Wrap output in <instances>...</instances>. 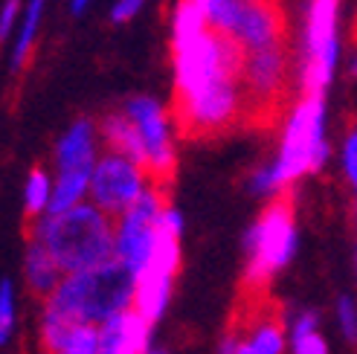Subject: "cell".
I'll list each match as a JSON object with an SVG mask.
<instances>
[{
    "mask_svg": "<svg viewBox=\"0 0 357 354\" xmlns=\"http://www.w3.org/2000/svg\"><path fill=\"white\" fill-rule=\"evenodd\" d=\"M134 288L137 273L114 256L111 261L96 264V268L64 273L61 285L44 299V305L73 316L76 323L99 325L108 316L122 314L134 305Z\"/></svg>",
    "mask_w": 357,
    "mask_h": 354,
    "instance_id": "obj_3",
    "label": "cell"
},
{
    "mask_svg": "<svg viewBox=\"0 0 357 354\" xmlns=\"http://www.w3.org/2000/svg\"><path fill=\"white\" fill-rule=\"evenodd\" d=\"M125 114L134 119L139 131L142 148H146V171L149 180L160 189L172 186V177L177 169V148H174V116L154 96H131L125 102Z\"/></svg>",
    "mask_w": 357,
    "mask_h": 354,
    "instance_id": "obj_9",
    "label": "cell"
},
{
    "mask_svg": "<svg viewBox=\"0 0 357 354\" xmlns=\"http://www.w3.org/2000/svg\"><path fill=\"white\" fill-rule=\"evenodd\" d=\"M343 0H305L296 52V82L299 93L326 96L340 67Z\"/></svg>",
    "mask_w": 357,
    "mask_h": 354,
    "instance_id": "obj_4",
    "label": "cell"
},
{
    "mask_svg": "<svg viewBox=\"0 0 357 354\" xmlns=\"http://www.w3.org/2000/svg\"><path fill=\"white\" fill-rule=\"evenodd\" d=\"M12 328H15V291L12 282L3 279L0 282V346L9 343Z\"/></svg>",
    "mask_w": 357,
    "mask_h": 354,
    "instance_id": "obj_22",
    "label": "cell"
},
{
    "mask_svg": "<svg viewBox=\"0 0 357 354\" xmlns=\"http://www.w3.org/2000/svg\"><path fill=\"white\" fill-rule=\"evenodd\" d=\"M349 79L357 82V38H354V47H351V56H349Z\"/></svg>",
    "mask_w": 357,
    "mask_h": 354,
    "instance_id": "obj_26",
    "label": "cell"
},
{
    "mask_svg": "<svg viewBox=\"0 0 357 354\" xmlns=\"http://www.w3.org/2000/svg\"><path fill=\"white\" fill-rule=\"evenodd\" d=\"M146 6H149V0H114L108 17H111V24H131Z\"/></svg>",
    "mask_w": 357,
    "mask_h": 354,
    "instance_id": "obj_25",
    "label": "cell"
},
{
    "mask_svg": "<svg viewBox=\"0 0 357 354\" xmlns=\"http://www.w3.org/2000/svg\"><path fill=\"white\" fill-rule=\"evenodd\" d=\"M146 354H166V351H146Z\"/></svg>",
    "mask_w": 357,
    "mask_h": 354,
    "instance_id": "obj_31",
    "label": "cell"
},
{
    "mask_svg": "<svg viewBox=\"0 0 357 354\" xmlns=\"http://www.w3.org/2000/svg\"><path fill=\"white\" fill-rule=\"evenodd\" d=\"M340 169L349 189L357 194V116L354 122H349V128L343 134V143H340Z\"/></svg>",
    "mask_w": 357,
    "mask_h": 354,
    "instance_id": "obj_21",
    "label": "cell"
},
{
    "mask_svg": "<svg viewBox=\"0 0 357 354\" xmlns=\"http://www.w3.org/2000/svg\"><path fill=\"white\" fill-rule=\"evenodd\" d=\"M337 320H340V328L346 334V340L357 343V305H354L351 296L337 299Z\"/></svg>",
    "mask_w": 357,
    "mask_h": 354,
    "instance_id": "obj_24",
    "label": "cell"
},
{
    "mask_svg": "<svg viewBox=\"0 0 357 354\" xmlns=\"http://www.w3.org/2000/svg\"><path fill=\"white\" fill-rule=\"evenodd\" d=\"M61 279H64V270L56 261V256L47 250L44 241L32 238L29 250H26V285H29V291L38 299H47L61 285Z\"/></svg>",
    "mask_w": 357,
    "mask_h": 354,
    "instance_id": "obj_15",
    "label": "cell"
},
{
    "mask_svg": "<svg viewBox=\"0 0 357 354\" xmlns=\"http://www.w3.org/2000/svg\"><path fill=\"white\" fill-rule=\"evenodd\" d=\"M32 238L44 241L64 273H76L116 256V218L96 203L82 201L73 209L38 221Z\"/></svg>",
    "mask_w": 357,
    "mask_h": 354,
    "instance_id": "obj_2",
    "label": "cell"
},
{
    "mask_svg": "<svg viewBox=\"0 0 357 354\" xmlns=\"http://www.w3.org/2000/svg\"><path fill=\"white\" fill-rule=\"evenodd\" d=\"M291 334H294V354H328V343L319 334V316L314 311H302Z\"/></svg>",
    "mask_w": 357,
    "mask_h": 354,
    "instance_id": "obj_18",
    "label": "cell"
},
{
    "mask_svg": "<svg viewBox=\"0 0 357 354\" xmlns=\"http://www.w3.org/2000/svg\"><path fill=\"white\" fill-rule=\"evenodd\" d=\"M47 354H99V325L82 323L70 334V340L64 346H59L56 351H47Z\"/></svg>",
    "mask_w": 357,
    "mask_h": 354,
    "instance_id": "obj_20",
    "label": "cell"
},
{
    "mask_svg": "<svg viewBox=\"0 0 357 354\" xmlns=\"http://www.w3.org/2000/svg\"><path fill=\"white\" fill-rule=\"evenodd\" d=\"M44 12H47V0H26L24 3L21 24H17V32L12 38V49H9V64H12L15 73H21L32 59L35 41H38V32H41Z\"/></svg>",
    "mask_w": 357,
    "mask_h": 354,
    "instance_id": "obj_16",
    "label": "cell"
},
{
    "mask_svg": "<svg viewBox=\"0 0 357 354\" xmlns=\"http://www.w3.org/2000/svg\"><path fill=\"white\" fill-rule=\"evenodd\" d=\"M326 119V96L299 93V99L291 105L288 116H284L279 154L273 157V163L253 171L250 192L261 194V198H276V194L288 192L299 177L323 169L331 157Z\"/></svg>",
    "mask_w": 357,
    "mask_h": 354,
    "instance_id": "obj_1",
    "label": "cell"
},
{
    "mask_svg": "<svg viewBox=\"0 0 357 354\" xmlns=\"http://www.w3.org/2000/svg\"><path fill=\"white\" fill-rule=\"evenodd\" d=\"M151 340V323L134 308L99 323V354H146Z\"/></svg>",
    "mask_w": 357,
    "mask_h": 354,
    "instance_id": "obj_12",
    "label": "cell"
},
{
    "mask_svg": "<svg viewBox=\"0 0 357 354\" xmlns=\"http://www.w3.org/2000/svg\"><path fill=\"white\" fill-rule=\"evenodd\" d=\"M50 198H52V177L47 174V169L35 166L26 177L24 186V209L29 221H38L41 212L50 209Z\"/></svg>",
    "mask_w": 357,
    "mask_h": 354,
    "instance_id": "obj_19",
    "label": "cell"
},
{
    "mask_svg": "<svg viewBox=\"0 0 357 354\" xmlns=\"http://www.w3.org/2000/svg\"><path fill=\"white\" fill-rule=\"evenodd\" d=\"M247 270L241 291H267L271 279L294 259L296 250V212L291 192H282L267 203L261 218L244 238Z\"/></svg>",
    "mask_w": 357,
    "mask_h": 354,
    "instance_id": "obj_5",
    "label": "cell"
},
{
    "mask_svg": "<svg viewBox=\"0 0 357 354\" xmlns=\"http://www.w3.org/2000/svg\"><path fill=\"white\" fill-rule=\"evenodd\" d=\"M24 3L26 0H3L0 3V44L15 38L17 24H21V15H24Z\"/></svg>",
    "mask_w": 357,
    "mask_h": 354,
    "instance_id": "obj_23",
    "label": "cell"
},
{
    "mask_svg": "<svg viewBox=\"0 0 357 354\" xmlns=\"http://www.w3.org/2000/svg\"><path fill=\"white\" fill-rule=\"evenodd\" d=\"M354 116H357V114H354Z\"/></svg>",
    "mask_w": 357,
    "mask_h": 354,
    "instance_id": "obj_32",
    "label": "cell"
},
{
    "mask_svg": "<svg viewBox=\"0 0 357 354\" xmlns=\"http://www.w3.org/2000/svg\"><path fill=\"white\" fill-rule=\"evenodd\" d=\"M354 268H357V233H354Z\"/></svg>",
    "mask_w": 357,
    "mask_h": 354,
    "instance_id": "obj_30",
    "label": "cell"
},
{
    "mask_svg": "<svg viewBox=\"0 0 357 354\" xmlns=\"http://www.w3.org/2000/svg\"><path fill=\"white\" fill-rule=\"evenodd\" d=\"M99 139L105 148L111 151H119L125 157L137 160L142 169H146V148H142V139H139V131L134 125V119L122 111H111L99 119Z\"/></svg>",
    "mask_w": 357,
    "mask_h": 354,
    "instance_id": "obj_14",
    "label": "cell"
},
{
    "mask_svg": "<svg viewBox=\"0 0 357 354\" xmlns=\"http://www.w3.org/2000/svg\"><path fill=\"white\" fill-rule=\"evenodd\" d=\"M291 76L288 44H273L244 52L241 87H244V122L264 125L279 116Z\"/></svg>",
    "mask_w": 357,
    "mask_h": 354,
    "instance_id": "obj_7",
    "label": "cell"
},
{
    "mask_svg": "<svg viewBox=\"0 0 357 354\" xmlns=\"http://www.w3.org/2000/svg\"><path fill=\"white\" fill-rule=\"evenodd\" d=\"M212 29L229 35L244 52L288 44V17L279 0H218L206 12Z\"/></svg>",
    "mask_w": 357,
    "mask_h": 354,
    "instance_id": "obj_8",
    "label": "cell"
},
{
    "mask_svg": "<svg viewBox=\"0 0 357 354\" xmlns=\"http://www.w3.org/2000/svg\"><path fill=\"white\" fill-rule=\"evenodd\" d=\"M181 215L177 209L166 206L163 215L157 221V238L149 264L137 273V288H134V311L154 325L163 316L177 268H181Z\"/></svg>",
    "mask_w": 357,
    "mask_h": 354,
    "instance_id": "obj_6",
    "label": "cell"
},
{
    "mask_svg": "<svg viewBox=\"0 0 357 354\" xmlns=\"http://www.w3.org/2000/svg\"><path fill=\"white\" fill-rule=\"evenodd\" d=\"M351 218H354V233H357V194H354V203H351Z\"/></svg>",
    "mask_w": 357,
    "mask_h": 354,
    "instance_id": "obj_28",
    "label": "cell"
},
{
    "mask_svg": "<svg viewBox=\"0 0 357 354\" xmlns=\"http://www.w3.org/2000/svg\"><path fill=\"white\" fill-rule=\"evenodd\" d=\"M351 35L357 38V0H354V24H351Z\"/></svg>",
    "mask_w": 357,
    "mask_h": 354,
    "instance_id": "obj_29",
    "label": "cell"
},
{
    "mask_svg": "<svg viewBox=\"0 0 357 354\" xmlns=\"http://www.w3.org/2000/svg\"><path fill=\"white\" fill-rule=\"evenodd\" d=\"M149 171L137 160L105 148L91 174V201L108 215L119 218L149 186Z\"/></svg>",
    "mask_w": 357,
    "mask_h": 354,
    "instance_id": "obj_11",
    "label": "cell"
},
{
    "mask_svg": "<svg viewBox=\"0 0 357 354\" xmlns=\"http://www.w3.org/2000/svg\"><path fill=\"white\" fill-rule=\"evenodd\" d=\"M166 206H169V189L149 183L146 192L116 218V259L128 264L134 273H139L151 259L157 221Z\"/></svg>",
    "mask_w": 357,
    "mask_h": 354,
    "instance_id": "obj_10",
    "label": "cell"
},
{
    "mask_svg": "<svg viewBox=\"0 0 357 354\" xmlns=\"http://www.w3.org/2000/svg\"><path fill=\"white\" fill-rule=\"evenodd\" d=\"M91 174L93 171H59L56 183H52V198L47 215H59V212L73 209L91 194Z\"/></svg>",
    "mask_w": 357,
    "mask_h": 354,
    "instance_id": "obj_17",
    "label": "cell"
},
{
    "mask_svg": "<svg viewBox=\"0 0 357 354\" xmlns=\"http://www.w3.org/2000/svg\"><path fill=\"white\" fill-rule=\"evenodd\" d=\"M91 3H93V0H70V12H73V15H84L87 9H91Z\"/></svg>",
    "mask_w": 357,
    "mask_h": 354,
    "instance_id": "obj_27",
    "label": "cell"
},
{
    "mask_svg": "<svg viewBox=\"0 0 357 354\" xmlns=\"http://www.w3.org/2000/svg\"><path fill=\"white\" fill-rule=\"evenodd\" d=\"M99 122L76 119L56 143V169L59 171H93L99 160Z\"/></svg>",
    "mask_w": 357,
    "mask_h": 354,
    "instance_id": "obj_13",
    "label": "cell"
}]
</instances>
